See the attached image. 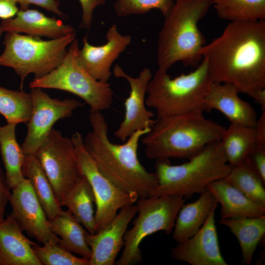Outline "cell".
I'll return each instance as SVG.
<instances>
[{
	"label": "cell",
	"mask_w": 265,
	"mask_h": 265,
	"mask_svg": "<svg viewBox=\"0 0 265 265\" xmlns=\"http://www.w3.org/2000/svg\"><path fill=\"white\" fill-rule=\"evenodd\" d=\"M200 53L213 82L229 83L253 98L265 89V20L230 22Z\"/></svg>",
	"instance_id": "cell-1"
},
{
	"label": "cell",
	"mask_w": 265,
	"mask_h": 265,
	"mask_svg": "<svg viewBox=\"0 0 265 265\" xmlns=\"http://www.w3.org/2000/svg\"><path fill=\"white\" fill-rule=\"evenodd\" d=\"M89 118L92 131L83 144L100 171L123 191L138 198L150 197L158 184L157 176L141 164L137 150L140 138L151 129L137 131L124 143L115 144L109 140L101 111L90 109Z\"/></svg>",
	"instance_id": "cell-2"
},
{
	"label": "cell",
	"mask_w": 265,
	"mask_h": 265,
	"mask_svg": "<svg viewBox=\"0 0 265 265\" xmlns=\"http://www.w3.org/2000/svg\"><path fill=\"white\" fill-rule=\"evenodd\" d=\"M200 111L158 118L142 138L151 159H189L206 145L220 140L225 128Z\"/></svg>",
	"instance_id": "cell-3"
},
{
	"label": "cell",
	"mask_w": 265,
	"mask_h": 265,
	"mask_svg": "<svg viewBox=\"0 0 265 265\" xmlns=\"http://www.w3.org/2000/svg\"><path fill=\"white\" fill-rule=\"evenodd\" d=\"M212 4V0H175L159 34V69L167 71L177 62L193 68L200 63L205 39L198 23Z\"/></svg>",
	"instance_id": "cell-4"
},
{
	"label": "cell",
	"mask_w": 265,
	"mask_h": 265,
	"mask_svg": "<svg viewBox=\"0 0 265 265\" xmlns=\"http://www.w3.org/2000/svg\"><path fill=\"white\" fill-rule=\"evenodd\" d=\"M232 167L220 140L209 143L181 164L172 165L169 159H156L155 173L158 184L150 197L171 195L188 198L207 190L212 182L225 178Z\"/></svg>",
	"instance_id": "cell-5"
},
{
	"label": "cell",
	"mask_w": 265,
	"mask_h": 265,
	"mask_svg": "<svg viewBox=\"0 0 265 265\" xmlns=\"http://www.w3.org/2000/svg\"><path fill=\"white\" fill-rule=\"evenodd\" d=\"M212 82L203 58L194 70L174 78L158 69L149 83L146 105L155 110L158 118L204 112V101Z\"/></svg>",
	"instance_id": "cell-6"
},
{
	"label": "cell",
	"mask_w": 265,
	"mask_h": 265,
	"mask_svg": "<svg viewBox=\"0 0 265 265\" xmlns=\"http://www.w3.org/2000/svg\"><path fill=\"white\" fill-rule=\"evenodd\" d=\"M74 32L62 37L43 40L39 37L6 32L4 50L0 55V66L13 69L21 80L30 74L41 78L58 67L64 59L67 48L76 39Z\"/></svg>",
	"instance_id": "cell-7"
},
{
	"label": "cell",
	"mask_w": 265,
	"mask_h": 265,
	"mask_svg": "<svg viewBox=\"0 0 265 265\" xmlns=\"http://www.w3.org/2000/svg\"><path fill=\"white\" fill-rule=\"evenodd\" d=\"M79 51L75 39L60 65L48 74L34 79L29 87L67 91L82 99L90 109L100 111L109 109L113 99L110 84L95 79L86 71L80 62Z\"/></svg>",
	"instance_id": "cell-8"
},
{
	"label": "cell",
	"mask_w": 265,
	"mask_h": 265,
	"mask_svg": "<svg viewBox=\"0 0 265 265\" xmlns=\"http://www.w3.org/2000/svg\"><path fill=\"white\" fill-rule=\"evenodd\" d=\"M186 198L179 195H163L138 198V215L133 227L124 236V248L117 265H131L142 261L139 246L148 236L162 231L166 234L173 230L178 213Z\"/></svg>",
	"instance_id": "cell-9"
},
{
	"label": "cell",
	"mask_w": 265,
	"mask_h": 265,
	"mask_svg": "<svg viewBox=\"0 0 265 265\" xmlns=\"http://www.w3.org/2000/svg\"><path fill=\"white\" fill-rule=\"evenodd\" d=\"M71 138L75 147L81 174L88 181L95 196L97 233L108 225L122 208L134 204L138 198L121 190L100 171L84 148L80 132H75Z\"/></svg>",
	"instance_id": "cell-10"
},
{
	"label": "cell",
	"mask_w": 265,
	"mask_h": 265,
	"mask_svg": "<svg viewBox=\"0 0 265 265\" xmlns=\"http://www.w3.org/2000/svg\"><path fill=\"white\" fill-rule=\"evenodd\" d=\"M33 155L42 167L61 205L82 176L71 138L53 129Z\"/></svg>",
	"instance_id": "cell-11"
},
{
	"label": "cell",
	"mask_w": 265,
	"mask_h": 265,
	"mask_svg": "<svg viewBox=\"0 0 265 265\" xmlns=\"http://www.w3.org/2000/svg\"><path fill=\"white\" fill-rule=\"evenodd\" d=\"M32 109L27 133L22 145L25 155H34L44 142L54 123L70 117L84 104L73 99H53L40 88H31Z\"/></svg>",
	"instance_id": "cell-12"
},
{
	"label": "cell",
	"mask_w": 265,
	"mask_h": 265,
	"mask_svg": "<svg viewBox=\"0 0 265 265\" xmlns=\"http://www.w3.org/2000/svg\"><path fill=\"white\" fill-rule=\"evenodd\" d=\"M113 74L116 78L125 79L130 87L129 96L124 102V119L114 132L117 138L125 141L137 131L151 129L155 122L153 119L155 114L146 108L145 103L148 86L153 76L150 69L144 68L137 77H132L118 65H115Z\"/></svg>",
	"instance_id": "cell-13"
},
{
	"label": "cell",
	"mask_w": 265,
	"mask_h": 265,
	"mask_svg": "<svg viewBox=\"0 0 265 265\" xmlns=\"http://www.w3.org/2000/svg\"><path fill=\"white\" fill-rule=\"evenodd\" d=\"M9 202L12 207L10 215L29 236L42 244L58 243L59 238L52 232L49 220L28 179L25 178L12 189Z\"/></svg>",
	"instance_id": "cell-14"
},
{
	"label": "cell",
	"mask_w": 265,
	"mask_h": 265,
	"mask_svg": "<svg viewBox=\"0 0 265 265\" xmlns=\"http://www.w3.org/2000/svg\"><path fill=\"white\" fill-rule=\"evenodd\" d=\"M213 210L201 228L188 239L178 242L171 257L191 265H228L221 253Z\"/></svg>",
	"instance_id": "cell-15"
},
{
	"label": "cell",
	"mask_w": 265,
	"mask_h": 265,
	"mask_svg": "<svg viewBox=\"0 0 265 265\" xmlns=\"http://www.w3.org/2000/svg\"><path fill=\"white\" fill-rule=\"evenodd\" d=\"M137 213L136 205L122 208L114 218L98 232H87L86 241L91 251L89 265H113L124 246V236L128 226Z\"/></svg>",
	"instance_id": "cell-16"
},
{
	"label": "cell",
	"mask_w": 265,
	"mask_h": 265,
	"mask_svg": "<svg viewBox=\"0 0 265 265\" xmlns=\"http://www.w3.org/2000/svg\"><path fill=\"white\" fill-rule=\"evenodd\" d=\"M106 44L95 46L90 44L87 36L82 39L83 47L80 49V62L86 71L95 79L107 82L111 75V66L130 45L132 37L121 34L116 24H113L106 34Z\"/></svg>",
	"instance_id": "cell-17"
},
{
	"label": "cell",
	"mask_w": 265,
	"mask_h": 265,
	"mask_svg": "<svg viewBox=\"0 0 265 265\" xmlns=\"http://www.w3.org/2000/svg\"><path fill=\"white\" fill-rule=\"evenodd\" d=\"M233 85L213 82L205 98V111L216 109L232 123L255 127L257 113L252 105L241 99Z\"/></svg>",
	"instance_id": "cell-18"
},
{
	"label": "cell",
	"mask_w": 265,
	"mask_h": 265,
	"mask_svg": "<svg viewBox=\"0 0 265 265\" xmlns=\"http://www.w3.org/2000/svg\"><path fill=\"white\" fill-rule=\"evenodd\" d=\"M23 231L10 214L0 220V265H42Z\"/></svg>",
	"instance_id": "cell-19"
},
{
	"label": "cell",
	"mask_w": 265,
	"mask_h": 265,
	"mask_svg": "<svg viewBox=\"0 0 265 265\" xmlns=\"http://www.w3.org/2000/svg\"><path fill=\"white\" fill-rule=\"evenodd\" d=\"M0 25L3 32L24 33L31 36L51 39L76 32L72 26L35 9L19 10L14 17L2 20Z\"/></svg>",
	"instance_id": "cell-20"
},
{
	"label": "cell",
	"mask_w": 265,
	"mask_h": 265,
	"mask_svg": "<svg viewBox=\"0 0 265 265\" xmlns=\"http://www.w3.org/2000/svg\"><path fill=\"white\" fill-rule=\"evenodd\" d=\"M207 189L221 205L220 219L265 215V206L247 197L225 178L210 183Z\"/></svg>",
	"instance_id": "cell-21"
},
{
	"label": "cell",
	"mask_w": 265,
	"mask_h": 265,
	"mask_svg": "<svg viewBox=\"0 0 265 265\" xmlns=\"http://www.w3.org/2000/svg\"><path fill=\"white\" fill-rule=\"evenodd\" d=\"M218 203L208 190L200 194L193 202L181 207L173 230V238L178 243L193 236L201 228Z\"/></svg>",
	"instance_id": "cell-22"
},
{
	"label": "cell",
	"mask_w": 265,
	"mask_h": 265,
	"mask_svg": "<svg viewBox=\"0 0 265 265\" xmlns=\"http://www.w3.org/2000/svg\"><path fill=\"white\" fill-rule=\"evenodd\" d=\"M219 223L228 228L237 238L242 264L250 265L257 246L265 234V215L220 219Z\"/></svg>",
	"instance_id": "cell-23"
},
{
	"label": "cell",
	"mask_w": 265,
	"mask_h": 265,
	"mask_svg": "<svg viewBox=\"0 0 265 265\" xmlns=\"http://www.w3.org/2000/svg\"><path fill=\"white\" fill-rule=\"evenodd\" d=\"M49 223L52 232L60 237L59 245L89 261L91 251L85 238L88 231L68 210H62L58 216L49 220Z\"/></svg>",
	"instance_id": "cell-24"
},
{
	"label": "cell",
	"mask_w": 265,
	"mask_h": 265,
	"mask_svg": "<svg viewBox=\"0 0 265 265\" xmlns=\"http://www.w3.org/2000/svg\"><path fill=\"white\" fill-rule=\"evenodd\" d=\"M22 172L30 183L49 220L58 216L62 210L61 206L42 167L33 155H25Z\"/></svg>",
	"instance_id": "cell-25"
},
{
	"label": "cell",
	"mask_w": 265,
	"mask_h": 265,
	"mask_svg": "<svg viewBox=\"0 0 265 265\" xmlns=\"http://www.w3.org/2000/svg\"><path fill=\"white\" fill-rule=\"evenodd\" d=\"M95 199L91 186L82 176L70 190L61 206H66L76 219L90 234L96 233L94 209Z\"/></svg>",
	"instance_id": "cell-26"
},
{
	"label": "cell",
	"mask_w": 265,
	"mask_h": 265,
	"mask_svg": "<svg viewBox=\"0 0 265 265\" xmlns=\"http://www.w3.org/2000/svg\"><path fill=\"white\" fill-rule=\"evenodd\" d=\"M16 124L12 123L0 126V154L5 180L11 190L25 179L22 172L25 155L16 140Z\"/></svg>",
	"instance_id": "cell-27"
},
{
	"label": "cell",
	"mask_w": 265,
	"mask_h": 265,
	"mask_svg": "<svg viewBox=\"0 0 265 265\" xmlns=\"http://www.w3.org/2000/svg\"><path fill=\"white\" fill-rule=\"evenodd\" d=\"M220 141L229 164L235 166L245 159L255 146V127L231 123Z\"/></svg>",
	"instance_id": "cell-28"
},
{
	"label": "cell",
	"mask_w": 265,
	"mask_h": 265,
	"mask_svg": "<svg viewBox=\"0 0 265 265\" xmlns=\"http://www.w3.org/2000/svg\"><path fill=\"white\" fill-rule=\"evenodd\" d=\"M218 16L230 22L265 19V0H212Z\"/></svg>",
	"instance_id": "cell-29"
},
{
	"label": "cell",
	"mask_w": 265,
	"mask_h": 265,
	"mask_svg": "<svg viewBox=\"0 0 265 265\" xmlns=\"http://www.w3.org/2000/svg\"><path fill=\"white\" fill-rule=\"evenodd\" d=\"M225 179L247 197L265 206V183L247 160L233 166Z\"/></svg>",
	"instance_id": "cell-30"
},
{
	"label": "cell",
	"mask_w": 265,
	"mask_h": 265,
	"mask_svg": "<svg viewBox=\"0 0 265 265\" xmlns=\"http://www.w3.org/2000/svg\"><path fill=\"white\" fill-rule=\"evenodd\" d=\"M32 99L30 93L0 86V114L7 123L27 124L31 117Z\"/></svg>",
	"instance_id": "cell-31"
},
{
	"label": "cell",
	"mask_w": 265,
	"mask_h": 265,
	"mask_svg": "<svg viewBox=\"0 0 265 265\" xmlns=\"http://www.w3.org/2000/svg\"><path fill=\"white\" fill-rule=\"evenodd\" d=\"M35 256L44 265H89V261L73 255L58 243L49 242L32 247Z\"/></svg>",
	"instance_id": "cell-32"
},
{
	"label": "cell",
	"mask_w": 265,
	"mask_h": 265,
	"mask_svg": "<svg viewBox=\"0 0 265 265\" xmlns=\"http://www.w3.org/2000/svg\"><path fill=\"white\" fill-rule=\"evenodd\" d=\"M175 0H116L114 9L119 17L145 14L153 9L160 11L164 17L170 13Z\"/></svg>",
	"instance_id": "cell-33"
},
{
	"label": "cell",
	"mask_w": 265,
	"mask_h": 265,
	"mask_svg": "<svg viewBox=\"0 0 265 265\" xmlns=\"http://www.w3.org/2000/svg\"><path fill=\"white\" fill-rule=\"evenodd\" d=\"M245 160L265 183V146L256 144Z\"/></svg>",
	"instance_id": "cell-34"
},
{
	"label": "cell",
	"mask_w": 265,
	"mask_h": 265,
	"mask_svg": "<svg viewBox=\"0 0 265 265\" xmlns=\"http://www.w3.org/2000/svg\"><path fill=\"white\" fill-rule=\"evenodd\" d=\"M80 3L82 15V19L79 28H90L92 22L94 10L97 6L104 5L105 0H79Z\"/></svg>",
	"instance_id": "cell-35"
},
{
	"label": "cell",
	"mask_w": 265,
	"mask_h": 265,
	"mask_svg": "<svg viewBox=\"0 0 265 265\" xmlns=\"http://www.w3.org/2000/svg\"><path fill=\"white\" fill-rule=\"evenodd\" d=\"M20 6L21 10H26L29 4H33L52 12L62 18L65 15L59 8V2L57 0H16Z\"/></svg>",
	"instance_id": "cell-36"
},
{
	"label": "cell",
	"mask_w": 265,
	"mask_h": 265,
	"mask_svg": "<svg viewBox=\"0 0 265 265\" xmlns=\"http://www.w3.org/2000/svg\"><path fill=\"white\" fill-rule=\"evenodd\" d=\"M11 193L10 188L0 169V220L4 218L6 207L9 201Z\"/></svg>",
	"instance_id": "cell-37"
},
{
	"label": "cell",
	"mask_w": 265,
	"mask_h": 265,
	"mask_svg": "<svg viewBox=\"0 0 265 265\" xmlns=\"http://www.w3.org/2000/svg\"><path fill=\"white\" fill-rule=\"evenodd\" d=\"M18 11L16 0H0V19L3 20L11 18Z\"/></svg>",
	"instance_id": "cell-38"
},
{
	"label": "cell",
	"mask_w": 265,
	"mask_h": 265,
	"mask_svg": "<svg viewBox=\"0 0 265 265\" xmlns=\"http://www.w3.org/2000/svg\"><path fill=\"white\" fill-rule=\"evenodd\" d=\"M256 132V144L265 146V111L262 113L255 126Z\"/></svg>",
	"instance_id": "cell-39"
},
{
	"label": "cell",
	"mask_w": 265,
	"mask_h": 265,
	"mask_svg": "<svg viewBox=\"0 0 265 265\" xmlns=\"http://www.w3.org/2000/svg\"><path fill=\"white\" fill-rule=\"evenodd\" d=\"M253 99L260 106L262 110L265 111V89L257 92Z\"/></svg>",
	"instance_id": "cell-40"
},
{
	"label": "cell",
	"mask_w": 265,
	"mask_h": 265,
	"mask_svg": "<svg viewBox=\"0 0 265 265\" xmlns=\"http://www.w3.org/2000/svg\"><path fill=\"white\" fill-rule=\"evenodd\" d=\"M3 32L1 28V25L0 24V36L1 35L2 33Z\"/></svg>",
	"instance_id": "cell-41"
}]
</instances>
